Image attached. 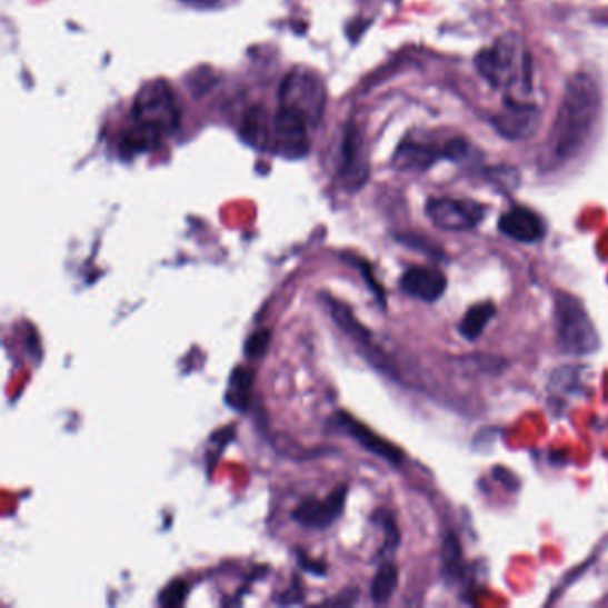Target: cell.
<instances>
[{"label": "cell", "instance_id": "obj_20", "mask_svg": "<svg viewBox=\"0 0 608 608\" xmlns=\"http://www.w3.org/2000/svg\"><path fill=\"white\" fill-rule=\"evenodd\" d=\"M271 342V332L268 329L257 330L245 342V356L257 359L268 352Z\"/></svg>", "mask_w": 608, "mask_h": 608}, {"label": "cell", "instance_id": "obj_23", "mask_svg": "<svg viewBox=\"0 0 608 608\" xmlns=\"http://www.w3.org/2000/svg\"><path fill=\"white\" fill-rule=\"evenodd\" d=\"M298 566L303 569V571L311 572L316 577H323L327 572L323 562H318V560H312L311 557H307L302 551H298Z\"/></svg>", "mask_w": 608, "mask_h": 608}, {"label": "cell", "instance_id": "obj_14", "mask_svg": "<svg viewBox=\"0 0 608 608\" xmlns=\"http://www.w3.org/2000/svg\"><path fill=\"white\" fill-rule=\"evenodd\" d=\"M339 425L347 430L365 450L370 451L373 456L380 457V459L388 460L391 465L398 466L403 462V453L400 448L395 447L386 439L379 438L377 433L371 432L370 428L365 427L361 421L350 418L348 415L339 412Z\"/></svg>", "mask_w": 608, "mask_h": 608}, {"label": "cell", "instance_id": "obj_18", "mask_svg": "<svg viewBox=\"0 0 608 608\" xmlns=\"http://www.w3.org/2000/svg\"><path fill=\"white\" fill-rule=\"evenodd\" d=\"M398 587V569L397 566L386 562L380 566L379 571L373 577L370 587V596L375 604H388L395 590Z\"/></svg>", "mask_w": 608, "mask_h": 608}, {"label": "cell", "instance_id": "obj_24", "mask_svg": "<svg viewBox=\"0 0 608 608\" xmlns=\"http://www.w3.org/2000/svg\"><path fill=\"white\" fill-rule=\"evenodd\" d=\"M300 601H303L302 587L298 586V581H295L293 586H291V589L286 590L285 595H282V598H280V604L291 605L300 604Z\"/></svg>", "mask_w": 608, "mask_h": 608}, {"label": "cell", "instance_id": "obj_12", "mask_svg": "<svg viewBox=\"0 0 608 608\" xmlns=\"http://www.w3.org/2000/svg\"><path fill=\"white\" fill-rule=\"evenodd\" d=\"M400 288L409 297L430 303L445 295L448 279L438 268L412 267L401 276Z\"/></svg>", "mask_w": 608, "mask_h": 608}, {"label": "cell", "instance_id": "obj_5", "mask_svg": "<svg viewBox=\"0 0 608 608\" xmlns=\"http://www.w3.org/2000/svg\"><path fill=\"white\" fill-rule=\"evenodd\" d=\"M325 100L327 93L323 82L312 72L297 70L289 73L280 90V104L303 114L312 126L320 122V118L323 117Z\"/></svg>", "mask_w": 608, "mask_h": 608}, {"label": "cell", "instance_id": "obj_7", "mask_svg": "<svg viewBox=\"0 0 608 608\" xmlns=\"http://www.w3.org/2000/svg\"><path fill=\"white\" fill-rule=\"evenodd\" d=\"M427 215L438 229L465 232L480 226L486 212L474 200L433 199L427 203Z\"/></svg>", "mask_w": 608, "mask_h": 608}, {"label": "cell", "instance_id": "obj_25", "mask_svg": "<svg viewBox=\"0 0 608 608\" xmlns=\"http://www.w3.org/2000/svg\"><path fill=\"white\" fill-rule=\"evenodd\" d=\"M356 599H359V590H345V592L339 595L338 599H330V601H327V605H353L356 604Z\"/></svg>", "mask_w": 608, "mask_h": 608}, {"label": "cell", "instance_id": "obj_6", "mask_svg": "<svg viewBox=\"0 0 608 608\" xmlns=\"http://www.w3.org/2000/svg\"><path fill=\"white\" fill-rule=\"evenodd\" d=\"M309 127L312 123L303 114L280 104L271 120V147L285 158H302L309 150Z\"/></svg>", "mask_w": 608, "mask_h": 608}, {"label": "cell", "instance_id": "obj_8", "mask_svg": "<svg viewBox=\"0 0 608 608\" xmlns=\"http://www.w3.org/2000/svg\"><path fill=\"white\" fill-rule=\"evenodd\" d=\"M468 153V144L462 140L448 141L447 147L427 141L409 140L401 143L395 156V165L400 170L423 171L432 167L439 158L465 159Z\"/></svg>", "mask_w": 608, "mask_h": 608}, {"label": "cell", "instance_id": "obj_15", "mask_svg": "<svg viewBox=\"0 0 608 608\" xmlns=\"http://www.w3.org/2000/svg\"><path fill=\"white\" fill-rule=\"evenodd\" d=\"M341 179L342 185L347 186V190L350 191L359 190L368 179V162H366L362 143L357 134L348 136Z\"/></svg>", "mask_w": 608, "mask_h": 608}, {"label": "cell", "instance_id": "obj_2", "mask_svg": "<svg viewBox=\"0 0 608 608\" xmlns=\"http://www.w3.org/2000/svg\"><path fill=\"white\" fill-rule=\"evenodd\" d=\"M181 120L176 97L167 82L156 81L144 86L132 108V126L123 140L129 152L153 149L165 136L176 131Z\"/></svg>", "mask_w": 608, "mask_h": 608}, {"label": "cell", "instance_id": "obj_9", "mask_svg": "<svg viewBox=\"0 0 608 608\" xmlns=\"http://www.w3.org/2000/svg\"><path fill=\"white\" fill-rule=\"evenodd\" d=\"M321 298H323L325 306L329 309L332 320L336 321V325H338L342 332L347 333L348 338L356 341L357 345L362 348V353H365L366 359H368L371 365L380 368V370L386 371V373H391V368H389L386 357H383V353H380L379 348L373 345V338H371L370 330L366 329L365 325L357 320L353 312L350 311V307L339 302V300L330 297V295H323Z\"/></svg>", "mask_w": 608, "mask_h": 608}, {"label": "cell", "instance_id": "obj_21", "mask_svg": "<svg viewBox=\"0 0 608 608\" xmlns=\"http://www.w3.org/2000/svg\"><path fill=\"white\" fill-rule=\"evenodd\" d=\"M188 592H190V587L186 581H173L167 589L162 590L161 596H159V604L162 607H179V605L185 604Z\"/></svg>", "mask_w": 608, "mask_h": 608}, {"label": "cell", "instance_id": "obj_22", "mask_svg": "<svg viewBox=\"0 0 608 608\" xmlns=\"http://www.w3.org/2000/svg\"><path fill=\"white\" fill-rule=\"evenodd\" d=\"M373 521L377 525H380V527L383 528V532H386V548H389V550H395L398 546V530L397 525H395V519H392L391 514L386 512V510H379V512L375 514Z\"/></svg>", "mask_w": 608, "mask_h": 608}, {"label": "cell", "instance_id": "obj_10", "mask_svg": "<svg viewBox=\"0 0 608 608\" xmlns=\"http://www.w3.org/2000/svg\"><path fill=\"white\" fill-rule=\"evenodd\" d=\"M347 495L348 486H339L325 500L306 498L295 509L293 519L298 525L312 528V530L329 528L341 516L342 509H345V501H347Z\"/></svg>", "mask_w": 608, "mask_h": 608}, {"label": "cell", "instance_id": "obj_16", "mask_svg": "<svg viewBox=\"0 0 608 608\" xmlns=\"http://www.w3.org/2000/svg\"><path fill=\"white\" fill-rule=\"evenodd\" d=\"M495 315L496 306L492 302H480L469 307L465 318L460 321L459 330L462 333V338L468 339V341H475V339L480 338L489 321L495 318Z\"/></svg>", "mask_w": 608, "mask_h": 608}, {"label": "cell", "instance_id": "obj_19", "mask_svg": "<svg viewBox=\"0 0 608 608\" xmlns=\"http://www.w3.org/2000/svg\"><path fill=\"white\" fill-rule=\"evenodd\" d=\"M245 134L248 140L256 143V147L271 143V122H268L267 114L261 108H256L247 114L245 123Z\"/></svg>", "mask_w": 608, "mask_h": 608}, {"label": "cell", "instance_id": "obj_11", "mask_svg": "<svg viewBox=\"0 0 608 608\" xmlns=\"http://www.w3.org/2000/svg\"><path fill=\"white\" fill-rule=\"evenodd\" d=\"M539 123V113L536 106L521 99L505 100V109L495 118V126L509 140H525L536 131Z\"/></svg>", "mask_w": 608, "mask_h": 608}, {"label": "cell", "instance_id": "obj_1", "mask_svg": "<svg viewBox=\"0 0 608 608\" xmlns=\"http://www.w3.org/2000/svg\"><path fill=\"white\" fill-rule=\"evenodd\" d=\"M601 113V93L595 79L577 73L569 79L548 140L541 150L545 170L562 167L589 143Z\"/></svg>", "mask_w": 608, "mask_h": 608}, {"label": "cell", "instance_id": "obj_17", "mask_svg": "<svg viewBox=\"0 0 608 608\" xmlns=\"http://www.w3.org/2000/svg\"><path fill=\"white\" fill-rule=\"evenodd\" d=\"M253 371L247 368H236L230 375L229 389H227V403L238 412H243L250 406V392H252Z\"/></svg>", "mask_w": 608, "mask_h": 608}, {"label": "cell", "instance_id": "obj_3", "mask_svg": "<svg viewBox=\"0 0 608 608\" xmlns=\"http://www.w3.org/2000/svg\"><path fill=\"white\" fill-rule=\"evenodd\" d=\"M475 64L478 73L495 88L512 90L524 86L525 90H530V59L524 43L512 32H507L489 49H484L475 59Z\"/></svg>", "mask_w": 608, "mask_h": 608}, {"label": "cell", "instance_id": "obj_4", "mask_svg": "<svg viewBox=\"0 0 608 608\" xmlns=\"http://www.w3.org/2000/svg\"><path fill=\"white\" fill-rule=\"evenodd\" d=\"M555 332L560 350L571 356H590L601 347L595 321L578 298L569 293L555 297Z\"/></svg>", "mask_w": 608, "mask_h": 608}, {"label": "cell", "instance_id": "obj_13", "mask_svg": "<svg viewBox=\"0 0 608 608\" xmlns=\"http://www.w3.org/2000/svg\"><path fill=\"white\" fill-rule=\"evenodd\" d=\"M498 229L501 235L519 243H536L546 235L545 221L528 208H514L505 212L498 221Z\"/></svg>", "mask_w": 608, "mask_h": 608}]
</instances>
